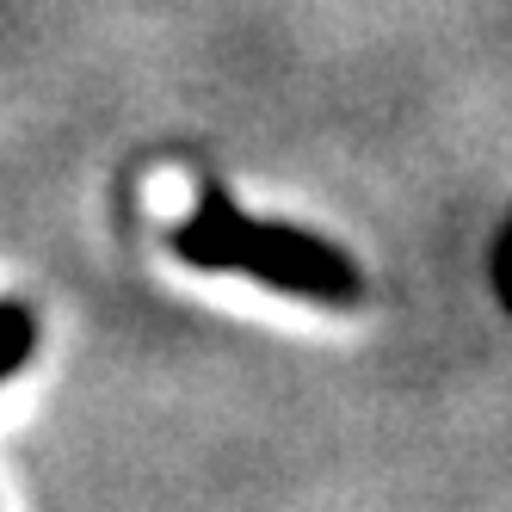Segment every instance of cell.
<instances>
[{"label": "cell", "mask_w": 512, "mask_h": 512, "mask_svg": "<svg viewBox=\"0 0 512 512\" xmlns=\"http://www.w3.org/2000/svg\"><path fill=\"white\" fill-rule=\"evenodd\" d=\"M173 260L192 266V272H235V278H253L266 290H284V297H303V303H358V266L334 241H321L297 223H260V216L235 210V198L204 179L198 186V204L192 216H179L173 235Z\"/></svg>", "instance_id": "obj_1"}, {"label": "cell", "mask_w": 512, "mask_h": 512, "mask_svg": "<svg viewBox=\"0 0 512 512\" xmlns=\"http://www.w3.org/2000/svg\"><path fill=\"white\" fill-rule=\"evenodd\" d=\"M38 352V321L25 303H0V383L25 371V358Z\"/></svg>", "instance_id": "obj_2"}]
</instances>
